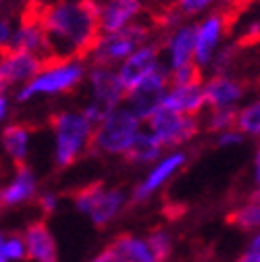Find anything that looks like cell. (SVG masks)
I'll list each match as a JSON object with an SVG mask.
<instances>
[{
	"mask_svg": "<svg viewBox=\"0 0 260 262\" xmlns=\"http://www.w3.org/2000/svg\"><path fill=\"white\" fill-rule=\"evenodd\" d=\"M102 9L94 0L54 3L40 7V21L54 58H83L102 36Z\"/></svg>",
	"mask_w": 260,
	"mask_h": 262,
	"instance_id": "6da1fadb",
	"label": "cell"
},
{
	"mask_svg": "<svg viewBox=\"0 0 260 262\" xmlns=\"http://www.w3.org/2000/svg\"><path fill=\"white\" fill-rule=\"evenodd\" d=\"M50 129L54 138V167L67 169L92 150L96 125L81 111H60L52 115Z\"/></svg>",
	"mask_w": 260,
	"mask_h": 262,
	"instance_id": "7a4b0ae2",
	"label": "cell"
},
{
	"mask_svg": "<svg viewBox=\"0 0 260 262\" xmlns=\"http://www.w3.org/2000/svg\"><path fill=\"white\" fill-rule=\"evenodd\" d=\"M144 121L129 108L127 104H121L113 108L94 129V140L90 154L98 156H127L136 140L142 134Z\"/></svg>",
	"mask_w": 260,
	"mask_h": 262,
	"instance_id": "3957f363",
	"label": "cell"
},
{
	"mask_svg": "<svg viewBox=\"0 0 260 262\" xmlns=\"http://www.w3.org/2000/svg\"><path fill=\"white\" fill-rule=\"evenodd\" d=\"M83 64L79 58H50L36 79L15 92L17 102H27L36 96L69 94L83 81Z\"/></svg>",
	"mask_w": 260,
	"mask_h": 262,
	"instance_id": "277c9868",
	"label": "cell"
},
{
	"mask_svg": "<svg viewBox=\"0 0 260 262\" xmlns=\"http://www.w3.org/2000/svg\"><path fill=\"white\" fill-rule=\"evenodd\" d=\"M73 206L79 214L88 216L92 225L106 227L111 225L132 202V195L121 187H109L104 183H90L77 189L73 195Z\"/></svg>",
	"mask_w": 260,
	"mask_h": 262,
	"instance_id": "5b68a950",
	"label": "cell"
},
{
	"mask_svg": "<svg viewBox=\"0 0 260 262\" xmlns=\"http://www.w3.org/2000/svg\"><path fill=\"white\" fill-rule=\"evenodd\" d=\"M148 38H150V29L146 25H127L121 31L102 34L92 56H94L96 64H106V67H111L115 62H123L138 48L148 44Z\"/></svg>",
	"mask_w": 260,
	"mask_h": 262,
	"instance_id": "8992f818",
	"label": "cell"
},
{
	"mask_svg": "<svg viewBox=\"0 0 260 262\" xmlns=\"http://www.w3.org/2000/svg\"><path fill=\"white\" fill-rule=\"evenodd\" d=\"M148 129L162 142L165 148H177L189 144L193 138L200 134V123L198 117H187L179 115L175 111H169L160 106L148 121Z\"/></svg>",
	"mask_w": 260,
	"mask_h": 262,
	"instance_id": "52a82bcc",
	"label": "cell"
},
{
	"mask_svg": "<svg viewBox=\"0 0 260 262\" xmlns=\"http://www.w3.org/2000/svg\"><path fill=\"white\" fill-rule=\"evenodd\" d=\"M187 152L185 150H171L162 156L158 162L150 167V171L144 175V179L134 187L132 202L134 204H146L150 198L165 187L185 165H187Z\"/></svg>",
	"mask_w": 260,
	"mask_h": 262,
	"instance_id": "ba28073f",
	"label": "cell"
},
{
	"mask_svg": "<svg viewBox=\"0 0 260 262\" xmlns=\"http://www.w3.org/2000/svg\"><path fill=\"white\" fill-rule=\"evenodd\" d=\"M44 58L31 52L3 48V60H0V88L7 92L9 88H23L31 79H36L44 69Z\"/></svg>",
	"mask_w": 260,
	"mask_h": 262,
	"instance_id": "9c48e42d",
	"label": "cell"
},
{
	"mask_svg": "<svg viewBox=\"0 0 260 262\" xmlns=\"http://www.w3.org/2000/svg\"><path fill=\"white\" fill-rule=\"evenodd\" d=\"M171 88L169 71L158 69L154 75H150L146 81H142L136 90H132L125 98V104L132 108L144 123L162 106V100Z\"/></svg>",
	"mask_w": 260,
	"mask_h": 262,
	"instance_id": "30bf717a",
	"label": "cell"
},
{
	"mask_svg": "<svg viewBox=\"0 0 260 262\" xmlns=\"http://www.w3.org/2000/svg\"><path fill=\"white\" fill-rule=\"evenodd\" d=\"M90 81V102L100 106L104 113H111L113 108L125 104L127 90L123 88L119 73L113 71V67L106 64H96V69L88 75Z\"/></svg>",
	"mask_w": 260,
	"mask_h": 262,
	"instance_id": "8fae6325",
	"label": "cell"
},
{
	"mask_svg": "<svg viewBox=\"0 0 260 262\" xmlns=\"http://www.w3.org/2000/svg\"><path fill=\"white\" fill-rule=\"evenodd\" d=\"M160 67V46L156 44H144L142 48H138L129 58H125L119 64V79L123 83V88L127 90V94L136 90L142 81H146L150 75H154Z\"/></svg>",
	"mask_w": 260,
	"mask_h": 262,
	"instance_id": "7c38bea8",
	"label": "cell"
},
{
	"mask_svg": "<svg viewBox=\"0 0 260 262\" xmlns=\"http://www.w3.org/2000/svg\"><path fill=\"white\" fill-rule=\"evenodd\" d=\"M227 27H229V21H227L225 13L210 15L196 27V56H193V60H196L200 69L212 64L216 52L221 50L219 44H221L223 34L229 31Z\"/></svg>",
	"mask_w": 260,
	"mask_h": 262,
	"instance_id": "4fadbf2b",
	"label": "cell"
},
{
	"mask_svg": "<svg viewBox=\"0 0 260 262\" xmlns=\"http://www.w3.org/2000/svg\"><path fill=\"white\" fill-rule=\"evenodd\" d=\"M38 177L29 165L15 167L13 177L0 189V204L3 208H17L38 200Z\"/></svg>",
	"mask_w": 260,
	"mask_h": 262,
	"instance_id": "5bb4252c",
	"label": "cell"
},
{
	"mask_svg": "<svg viewBox=\"0 0 260 262\" xmlns=\"http://www.w3.org/2000/svg\"><path fill=\"white\" fill-rule=\"evenodd\" d=\"M204 96L208 108H237L246 96V85L231 75L221 73L204 81Z\"/></svg>",
	"mask_w": 260,
	"mask_h": 262,
	"instance_id": "9a60e30c",
	"label": "cell"
},
{
	"mask_svg": "<svg viewBox=\"0 0 260 262\" xmlns=\"http://www.w3.org/2000/svg\"><path fill=\"white\" fill-rule=\"evenodd\" d=\"M29 262H58V246L46 221H31L23 231Z\"/></svg>",
	"mask_w": 260,
	"mask_h": 262,
	"instance_id": "2e32d148",
	"label": "cell"
},
{
	"mask_svg": "<svg viewBox=\"0 0 260 262\" xmlns=\"http://www.w3.org/2000/svg\"><path fill=\"white\" fill-rule=\"evenodd\" d=\"M162 106L175 111L179 115L198 117L206 108V96H204V81L198 83H185V85H171Z\"/></svg>",
	"mask_w": 260,
	"mask_h": 262,
	"instance_id": "e0dca14e",
	"label": "cell"
},
{
	"mask_svg": "<svg viewBox=\"0 0 260 262\" xmlns=\"http://www.w3.org/2000/svg\"><path fill=\"white\" fill-rule=\"evenodd\" d=\"M167 48V71H177L185 64L196 62V27L181 25L173 31V36L165 44Z\"/></svg>",
	"mask_w": 260,
	"mask_h": 262,
	"instance_id": "ac0fdd59",
	"label": "cell"
},
{
	"mask_svg": "<svg viewBox=\"0 0 260 262\" xmlns=\"http://www.w3.org/2000/svg\"><path fill=\"white\" fill-rule=\"evenodd\" d=\"M31 148V129L23 123H7L3 127V150L15 167L27 165Z\"/></svg>",
	"mask_w": 260,
	"mask_h": 262,
	"instance_id": "d6986e66",
	"label": "cell"
},
{
	"mask_svg": "<svg viewBox=\"0 0 260 262\" xmlns=\"http://www.w3.org/2000/svg\"><path fill=\"white\" fill-rule=\"evenodd\" d=\"M140 13V0H109L102 7L100 23L102 34L121 31L127 25H132V19Z\"/></svg>",
	"mask_w": 260,
	"mask_h": 262,
	"instance_id": "ffe728a7",
	"label": "cell"
},
{
	"mask_svg": "<svg viewBox=\"0 0 260 262\" xmlns=\"http://www.w3.org/2000/svg\"><path fill=\"white\" fill-rule=\"evenodd\" d=\"M165 146L162 142L152 134L150 129L142 131L140 138L136 140V144L132 146V150L127 152L125 160L132 162V165H154L162 156H165Z\"/></svg>",
	"mask_w": 260,
	"mask_h": 262,
	"instance_id": "44dd1931",
	"label": "cell"
},
{
	"mask_svg": "<svg viewBox=\"0 0 260 262\" xmlns=\"http://www.w3.org/2000/svg\"><path fill=\"white\" fill-rule=\"evenodd\" d=\"M113 246L121 252V256L127 262H160L146 237L132 235V233H121L113 239Z\"/></svg>",
	"mask_w": 260,
	"mask_h": 262,
	"instance_id": "7402d4cb",
	"label": "cell"
},
{
	"mask_svg": "<svg viewBox=\"0 0 260 262\" xmlns=\"http://www.w3.org/2000/svg\"><path fill=\"white\" fill-rule=\"evenodd\" d=\"M233 227L242 229V231L258 233L260 231V198L254 193L248 195V200L242 202L237 208H233L227 216Z\"/></svg>",
	"mask_w": 260,
	"mask_h": 262,
	"instance_id": "603a6c76",
	"label": "cell"
},
{
	"mask_svg": "<svg viewBox=\"0 0 260 262\" xmlns=\"http://www.w3.org/2000/svg\"><path fill=\"white\" fill-rule=\"evenodd\" d=\"M27 256V244L23 233L5 231L0 237V262H25Z\"/></svg>",
	"mask_w": 260,
	"mask_h": 262,
	"instance_id": "cb8c5ba5",
	"label": "cell"
},
{
	"mask_svg": "<svg viewBox=\"0 0 260 262\" xmlns=\"http://www.w3.org/2000/svg\"><path fill=\"white\" fill-rule=\"evenodd\" d=\"M237 129L246 138L260 140V98L240 106L237 111Z\"/></svg>",
	"mask_w": 260,
	"mask_h": 262,
	"instance_id": "d4e9b609",
	"label": "cell"
},
{
	"mask_svg": "<svg viewBox=\"0 0 260 262\" xmlns=\"http://www.w3.org/2000/svg\"><path fill=\"white\" fill-rule=\"evenodd\" d=\"M237 111L240 108H210L204 127L216 136L227 129H233L237 127Z\"/></svg>",
	"mask_w": 260,
	"mask_h": 262,
	"instance_id": "484cf974",
	"label": "cell"
},
{
	"mask_svg": "<svg viewBox=\"0 0 260 262\" xmlns=\"http://www.w3.org/2000/svg\"><path fill=\"white\" fill-rule=\"evenodd\" d=\"M146 239L150 242V246H152V250H154V254L158 256L160 262L169 260V256L173 252V237L169 235V231L156 227V229H152V231L146 235Z\"/></svg>",
	"mask_w": 260,
	"mask_h": 262,
	"instance_id": "4316f807",
	"label": "cell"
},
{
	"mask_svg": "<svg viewBox=\"0 0 260 262\" xmlns=\"http://www.w3.org/2000/svg\"><path fill=\"white\" fill-rule=\"evenodd\" d=\"M169 79H171V85L198 83V81H202V69L198 67L196 62H191V64H185V67H181L177 71H171Z\"/></svg>",
	"mask_w": 260,
	"mask_h": 262,
	"instance_id": "83f0119b",
	"label": "cell"
},
{
	"mask_svg": "<svg viewBox=\"0 0 260 262\" xmlns=\"http://www.w3.org/2000/svg\"><path fill=\"white\" fill-rule=\"evenodd\" d=\"M244 140H246V136L237 127H233V129H227L216 136V146L219 148H235V146H242Z\"/></svg>",
	"mask_w": 260,
	"mask_h": 262,
	"instance_id": "f1b7e54d",
	"label": "cell"
},
{
	"mask_svg": "<svg viewBox=\"0 0 260 262\" xmlns=\"http://www.w3.org/2000/svg\"><path fill=\"white\" fill-rule=\"evenodd\" d=\"M38 206H40V210H42L44 214H54V212L58 210V206H60L58 193H56V191H50V189L42 191V193L38 195Z\"/></svg>",
	"mask_w": 260,
	"mask_h": 262,
	"instance_id": "f546056e",
	"label": "cell"
},
{
	"mask_svg": "<svg viewBox=\"0 0 260 262\" xmlns=\"http://www.w3.org/2000/svg\"><path fill=\"white\" fill-rule=\"evenodd\" d=\"M235 262H260V231L250 237L246 250L240 254Z\"/></svg>",
	"mask_w": 260,
	"mask_h": 262,
	"instance_id": "4dcf8cb0",
	"label": "cell"
},
{
	"mask_svg": "<svg viewBox=\"0 0 260 262\" xmlns=\"http://www.w3.org/2000/svg\"><path fill=\"white\" fill-rule=\"evenodd\" d=\"M212 0H179L177 9L181 11V15H196L200 11H204Z\"/></svg>",
	"mask_w": 260,
	"mask_h": 262,
	"instance_id": "1f68e13d",
	"label": "cell"
},
{
	"mask_svg": "<svg viewBox=\"0 0 260 262\" xmlns=\"http://www.w3.org/2000/svg\"><path fill=\"white\" fill-rule=\"evenodd\" d=\"M90 262H127V260H125V258L121 256V252L111 244V246H106L104 250H100Z\"/></svg>",
	"mask_w": 260,
	"mask_h": 262,
	"instance_id": "d6a6232c",
	"label": "cell"
},
{
	"mask_svg": "<svg viewBox=\"0 0 260 262\" xmlns=\"http://www.w3.org/2000/svg\"><path fill=\"white\" fill-rule=\"evenodd\" d=\"M260 42V23H254L246 29V34L240 38L235 46H248V44H258Z\"/></svg>",
	"mask_w": 260,
	"mask_h": 262,
	"instance_id": "836d02e7",
	"label": "cell"
},
{
	"mask_svg": "<svg viewBox=\"0 0 260 262\" xmlns=\"http://www.w3.org/2000/svg\"><path fill=\"white\" fill-rule=\"evenodd\" d=\"M11 117V96L7 92L0 94V121L7 123V119Z\"/></svg>",
	"mask_w": 260,
	"mask_h": 262,
	"instance_id": "e575fe53",
	"label": "cell"
},
{
	"mask_svg": "<svg viewBox=\"0 0 260 262\" xmlns=\"http://www.w3.org/2000/svg\"><path fill=\"white\" fill-rule=\"evenodd\" d=\"M254 183L260 187V144H258L256 156H254Z\"/></svg>",
	"mask_w": 260,
	"mask_h": 262,
	"instance_id": "d590c367",
	"label": "cell"
},
{
	"mask_svg": "<svg viewBox=\"0 0 260 262\" xmlns=\"http://www.w3.org/2000/svg\"><path fill=\"white\" fill-rule=\"evenodd\" d=\"M252 0H233V5H235V11H242L246 5H250Z\"/></svg>",
	"mask_w": 260,
	"mask_h": 262,
	"instance_id": "8d00e7d4",
	"label": "cell"
}]
</instances>
